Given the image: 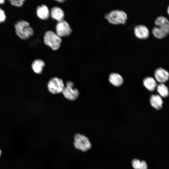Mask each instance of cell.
<instances>
[{"mask_svg": "<svg viewBox=\"0 0 169 169\" xmlns=\"http://www.w3.org/2000/svg\"><path fill=\"white\" fill-rule=\"evenodd\" d=\"M167 13L169 15V5L168 6V8H167Z\"/></svg>", "mask_w": 169, "mask_h": 169, "instance_id": "24", "label": "cell"}, {"mask_svg": "<svg viewBox=\"0 0 169 169\" xmlns=\"http://www.w3.org/2000/svg\"><path fill=\"white\" fill-rule=\"evenodd\" d=\"M139 169H147V165L145 161H141Z\"/></svg>", "mask_w": 169, "mask_h": 169, "instance_id": "21", "label": "cell"}, {"mask_svg": "<svg viewBox=\"0 0 169 169\" xmlns=\"http://www.w3.org/2000/svg\"><path fill=\"white\" fill-rule=\"evenodd\" d=\"M5 1L4 0H0V5L3 4L5 3Z\"/></svg>", "mask_w": 169, "mask_h": 169, "instance_id": "22", "label": "cell"}, {"mask_svg": "<svg viewBox=\"0 0 169 169\" xmlns=\"http://www.w3.org/2000/svg\"><path fill=\"white\" fill-rule=\"evenodd\" d=\"M141 161L138 159H134L132 160V164L135 169H139Z\"/></svg>", "mask_w": 169, "mask_h": 169, "instance_id": "19", "label": "cell"}, {"mask_svg": "<svg viewBox=\"0 0 169 169\" xmlns=\"http://www.w3.org/2000/svg\"><path fill=\"white\" fill-rule=\"evenodd\" d=\"M56 34L60 37L68 36L72 33V29L68 23L63 20L58 22L56 26Z\"/></svg>", "mask_w": 169, "mask_h": 169, "instance_id": "8", "label": "cell"}, {"mask_svg": "<svg viewBox=\"0 0 169 169\" xmlns=\"http://www.w3.org/2000/svg\"><path fill=\"white\" fill-rule=\"evenodd\" d=\"M6 18L5 12L2 8H0V23L5 22Z\"/></svg>", "mask_w": 169, "mask_h": 169, "instance_id": "20", "label": "cell"}, {"mask_svg": "<svg viewBox=\"0 0 169 169\" xmlns=\"http://www.w3.org/2000/svg\"><path fill=\"white\" fill-rule=\"evenodd\" d=\"M11 5L15 7H19L22 6L23 4L24 0H9Z\"/></svg>", "mask_w": 169, "mask_h": 169, "instance_id": "18", "label": "cell"}, {"mask_svg": "<svg viewBox=\"0 0 169 169\" xmlns=\"http://www.w3.org/2000/svg\"><path fill=\"white\" fill-rule=\"evenodd\" d=\"M47 86L49 91L53 94L62 92L64 87L63 80L57 77L50 79L48 83Z\"/></svg>", "mask_w": 169, "mask_h": 169, "instance_id": "7", "label": "cell"}, {"mask_svg": "<svg viewBox=\"0 0 169 169\" xmlns=\"http://www.w3.org/2000/svg\"><path fill=\"white\" fill-rule=\"evenodd\" d=\"M66 86L64 87L62 93L65 98L70 100H74L78 97L79 92L78 90L74 88V84L70 81L66 83Z\"/></svg>", "mask_w": 169, "mask_h": 169, "instance_id": "6", "label": "cell"}, {"mask_svg": "<svg viewBox=\"0 0 169 169\" xmlns=\"http://www.w3.org/2000/svg\"><path fill=\"white\" fill-rule=\"evenodd\" d=\"M74 145L77 149L85 151L90 148V142L88 138L85 136L76 133L74 136Z\"/></svg>", "mask_w": 169, "mask_h": 169, "instance_id": "5", "label": "cell"}, {"mask_svg": "<svg viewBox=\"0 0 169 169\" xmlns=\"http://www.w3.org/2000/svg\"><path fill=\"white\" fill-rule=\"evenodd\" d=\"M104 17L110 23L118 24H125L128 17L126 13L124 11L116 9L105 13Z\"/></svg>", "mask_w": 169, "mask_h": 169, "instance_id": "3", "label": "cell"}, {"mask_svg": "<svg viewBox=\"0 0 169 169\" xmlns=\"http://www.w3.org/2000/svg\"><path fill=\"white\" fill-rule=\"evenodd\" d=\"M14 27L16 34L22 40L28 39L33 34V29L30 26L29 23L26 21H18L15 23Z\"/></svg>", "mask_w": 169, "mask_h": 169, "instance_id": "2", "label": "cell"}, {"mask_svg": "<svg viewBox=\"0 0 169 169\" xmlns=\"http://www.w3.org/2000/svg\"><path fill=\"white\" fill-rule=\"evenodd\" d=\"M143 83L144 86L147 90L151 91L155 90L157 85L155 80L151 77L145 78L143 80Z\"/></svg>", "mask_w": 169, "mask_h": 169, "instance_id": "15", "label": "cell"}, {"mask_svg": "<svg viewBox=\"0 0 169 169\" xmlns=\"http://www.w3.org/2000/svg\"><path fill=\"white\" fill-rule=\"evenodd\" d=\"M156 27L153 28L152 33L156 38L161 39L166 37L169 33V21L166 17L159 16L155 20Z\"/></svg>", "mask_w": 169, "mask_h": 169, "instance_id": "1", "label": "cell"}, {"mask_svg": "<svg viewBox=\"0 0 169 169\" xmlns=\"http://www.w3.org/2000/svg\"><path fill=\"white\" fill-rule=\"evenodd\" d=\"M110 82L115 86H121L123 82L122 77L120 74L116 73H111L109 77Z\"/></svg>", "mask_w": 169, "mask_h": 169, "instance_id": "12", "label": "cell"}, {"mask_svg": "<svg viewBox=\"0 0 169 169\" xmlns=\"http://www.w3.org/2000/svg\"><path fill=\"white\" fill-rule=\"evenodd\" d=\"M134 32L136 36L141 39L148 38L149 35V31L145 25L141 24L137 25L134 28Z\"/></svg>", "mask_w": 169, "mask_h": 169, "instance_id": "9", "label": "cell"}, {"mask_svg": "<svg viewBox=\"0 0 169 169\" xmlns=\"http://www.w3.org/2000/svg\"><path fill=\"white\" fill-rule=\"evenodd\" d=\"M45 65V63L42 60L37 59L33 62L32 64V67L34 72L40 74L42 73L43 68Z\"/></svg>", "mask_w": 169, "mask_h": 169, "instance_id": "16", "label": "cell"}, {"mask_svg": "<svg viewBox=\"0 0 169 169\" xmlns=\"http://www.w3.org/2000/svg\"><path fill=\"white\" fill-rule=\"evenodd\" d=\"M57 2H59V3H63L65 1L64 0H57Z\"/></svg>", "mask_w": 169, "mask_h": 169, "instance_id": "23", "label": "cell"}, {"mask_svg": "<svg viewBox=\"0 0 169 169\" xmlns=\"http://www.w3.org/2000/svg\"><path fill=\"white\" fill-rule=\"evenodd\" d=\"M36 14L40 19L45 20L48 18L50 12L48 7L45 5H42L38 6L36 9Z\"/></svg>", "mask_w": 169, "mask_h": 169, "instance_id": "11", "label": "cell"}, {"mask_svg": "<svg viewBox=\"0 0 169 169\" xmlns=\"http://www.w3.org/2000/svg\"><path fill=\"white\" fill-rule=\"evenodd\" d=\"M157 91L161 96L164 98L167 97L169 94L167 87L163 83H160L157 85Z\"/></svg>", "mask_w": 169, "mask_h": 169, "instance_id": "17", "label": "cell"}, {"mask_svg": "<svg viewBox=\"0 0 169 169\" xmlns=\"http://www.w3.org/2000/svg\"><path fill=\"white\" fill-rule=\"evenodd\" d=\"M150 101L151 106L156 110H160L162 107L163 101L159 95H152L150 97Z\"/></svg>", "mask_w": 169, "mask_h": 169, "instance_id": "13", "label": "cell"}, {"mask_svg": "<svg viewBox=\"0 0 169 169\" xmlns=\"http://www.w3.org/2000/svg\"><path fill=\"white\" fill-rule=\"evenodd\" d=\"M1 150H0V156H1Z\"/></svg>", "mask_w": 169, "mask_h": 169, "instance_id": "25", "label": "cell"}, {"mask_svg": "<svg viewBox=\"0 0 169 169\" xmlns=\"http://www.w3.org/2000/svg\"><path fill=\"white\" fill-rule=\"evenodd\" d=\"M44 39L45 44L54 50L59 48L62 42L61 38L51 31H47L45 33Z\"/></svg>", "mask_w": 169, "mask_h": 169, "instance_id": "4", "label": "cell"}, {"mask_svg": "<svg viewBox=\"0 0 169 169\" xmlns=\"http://www.w3.org/2000/svg\"><path fill=\"white\" fill-rule=\"evenodd\" d=\"M156 80L161 83L166 82L169 79V73L165 69L161 68L156 69L154 72Z\"/></svg>", "mask_w": 169, "mask_h": 169, "instance_id": "10", "label": "cell"}, {"mask_svg": "<svg viewBox=\"0 0 169 169\" xmlns=\"http://www.w3.org/2000/svg\"><path fill=\"white\" fill-rule=\"evenodd\" d=\"M50 15L52 18L58 21L63 20L64 13L63 10L58 7L52 8L50 10Z\"/></svg>", "mask_w": 169, "mask_h": 169, "instance_id": "14", "label": "cell"}]
</instances>
